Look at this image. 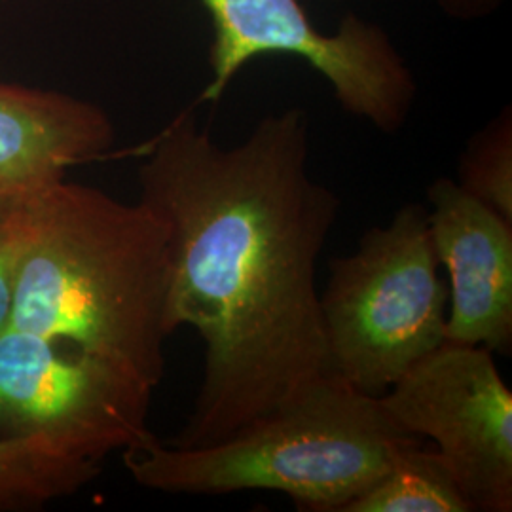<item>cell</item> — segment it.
Segmentation results:
<instances>
[{
  "label": "cell",
  "mask_w": 512,
  "mask_h": 512,
  "mask_svg": "<svg viewBox=\"0 0 512 512\" xmlns=\"http://www.w3.org/2000/svg\"><path fill=\"white\" fill-rule=\"evenodd\" d=\"M308 162L304 110L264 116L236 147L184 110L139 167V202L167 236L169 327H192L205 346L173 446L230 439L329 374L317 260L342 202Z\"/></svg>",
  "instance_id": "obj_1"
},
{
  "label": "cell",
  "mask_w": 512,
  "mask_h": 512,
  "mask_svg": "<svg viewBox=\"0 0 512 512\" xmlns=\"http://www.w3.org/2000/svg\"><path fill=\"white\" fill-rule=\"evenodd\" d=\"M169 253L147 205L67 183L40 188L10 325L76 346L156 389L164 378Z\"/></svg>",
  "instance_id": "obj_2"
},
{
  "label": "cell",
  "mask_w": 512,
  "mask_h": 512,
  "mask_svg": "<svg viewBox=\"0 0 512 512\" xmlns=\"http://www.w3.org/2000/svg\"><path fill=\"white\" fill-rule=\"evenodd\" d=\"M420 442L380 397L325 374L219 444L179 448L152 437L122 458L131 478L156 492L268 490L289 495L300 511L344 512Z\"/></svg>",
  "instance_id": "obj_3"
},
{
  "label": "cell",
  "mask_w": 512,
  "mask_h": 512,
  "mask_svg": "<svg viewBox=\"0 0 512 512\" xmlns=\"http://www.w3.org/2000/svg\"><path fill=\"white\" fill-rule=\"evenodd\" d=\"M427 209L406 203L366 230L355 253L330 260L321 293L329 374L382 397L446 342L448 289L439 275Z\"/></svg>",
  "instance_id": "obj_4"
},
{
  "label": "cell",
  "mask_w": 512,
  "mask_h": 512,
  "mask_svg": "<svg viewBox=\"0 0 512 512\" xmlns=\"http://www.w3.org/2000/svg\"><path fill=\"white\" fill-rule=\"evenodd\" d=\"M213 40L211 82L202 101L217 103L258 57L291 55L329 82L340 109L382 133L408 122L418 97L412 69L384 27L348 14L334 33L313 25L302 0H200Z\"/></svg>",
  "instance_id": "obj_5"
},
{
  "label": "cell",
  "mask_w": 512,
  "mask_h": 512,
  "mask_svg": "<svg viewBox=\"0 0 512 512\" xmlns=\"http://www.w3.org/2000/svg\"><path fill=\"white\" fill-rule=\"evenodd\" d=\"M150 385L82 349L35 332H0V437L42 439L103 465L152 439Z\"/></svg>",
  "instance_id": "obj_6"
},
{
  "label": "cell",
  "mask_w": 512,
  "mask_h": 512,
  "mask_svg": "<svg viewBox=\"0 0 512 512\" xmlns=\"http://www.w3.org/2000/svg\"><path fill=\"white\" fill-rule=\"evenodd\" d=\"M380 401L404 431L437 444L473 511H512V393L492 351L444 342Z\"/></svg>",
  "instance_id": "obj_7"
},
{
  "label": "cell",
  "mask_w": 512,
  "mask_h": 512,
  "mask_svg": "<svg viewBox=\"0 0 512 512\" xmlns=\"http://www.w3.org/2000/svg\"><path fill=\"white\" fill-rule=\"evenodd\" d=\"M427 224L450 277L446 342L512 351V224L440 177L427 188Z\"/></svg>",
  "instance_id": "obj_8"
},
{
  "label": "cell",
  "mask_w": 512,
  "mask_h": 512,
  "mask_svg": "<svg viewBox=\"0 0 512 512\" xmlns=\"http://www.w3.org/2000/svg\"><path fill=\"white\" fill-rule=\"evenodd\" d=\"M112 143L109 114L90 101L0 84V194L57 183Z\"/></svg>",
  "instance_id": "obj_9"
},
{
  "label": "cell",
  "mask_w": 512,
  "mask_h": 512,
  "mask_svg": "<svg viewBox=\"0 0 512 512\" xmlns=\"http://www.w3.org/2000/svg\"><path fill=\"white\" fill-rule=\"evenodd\" d=\"M99 473V465L71 458L46 440L0 437V512L44 509Z\"/></svg>",
  "instance_id": "obj_10"
},
{
  "label": "cell",
  "mask_w": 512,
  "mask_h": 512,
  "mask_svg": "<svg viewBox=\"0 0 512 512\" xmlns=\"http://www.w3.org/2000/svg\"><path fill=\"white\" fill-rule=\"evenodd\" d=\"M344 512H473L446 459L425 440L404 450Z\"/></svg>",
  "instance_id": "obj_11"
},
{
  "label": "cell",
  "mask_w": 512,
  "mask_h": 512,
  "mask_svg": "<svg viewBox=\"0 0 512 512\" xmlns=\"http://www.w3.org/2000/svg\"><path fill=\"white\" fill-rule=\"evenodd\" d=\"M456 183L512 224V109L505 107L469 139Z\"/></svg>",
  "instance_id": "obj_12"
},
{
  "label": "cell",
  "mask_w": 512,
  "mask_h": 512,
  "mask_svg": "<svg viewBox=\"0 0 512 512\" xmlns=\"http://www.w3.org/2000/svg\"><path fill=\"white\" fill-rule=\"evenodd\" d=\"M35 192L0 194V332L10 325L19 255L27 236Z\"/></svg>",
  "instance_id": "obj_13"
},
{
  "label": "cell",
  "mask_w": 512,
  "mask_h": 512,
  "mask_svg": "<svg viewBox=\"0 0 512 512\" xmlns=\"http://www.w3.org/2000/svg\"><path fill=\"white\" fill-rule=\"evenodd\" d=\"M446 18L478 21L490 18L507 0H433Z\"/></svg>",
  "instance_id": "obj_14"
},
{
  "label": "cell",
  "mask_w": 512,
  "mask_h": 512,
  "mask_svg": "<svg viewBox=\"0 0 512 512\" xmlns=\"http://www.w3.org/2000/svg\"><path fill=\"white\" fill-rule=\"evenodd\" d=\"M325 2H344V0H325Z\"/></svg>",
  "instance_id": "obj_15"
}]
</instances>
